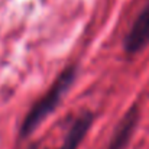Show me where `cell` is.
<instances>
[{
	"label": "cell",
	"instance_id": "cell-1",
	"mask_svg": "<svg viewBox=\"0 0 149 149\" xmlns=\"http://www.w3.org/2000/svg\"><path fill=\"white\" fill-rule=\"evenodd\" d=\"M77 72H78L77 65H68L58 75V78L54 81L49 90L32 106V109L28 111V114L25 116L22 126H20V136L22 138L31 136L41 126V123L58 107V104L65 97V94L68 93L71 86L75 83Z\"/></svg>",
	"mask_w": 149,
	"mask_h": 149
},
{
	"label": "cell",
	"instance_id": "cell-2",
	"mask_svg": "<svg viewBox=\"0 0 149 149\" xmlns=\"http://www.w3.org/2000/svg\"><path fill=\"white\" fill-rule=\"evenodd\" d=\"M149 45V3L135 19L123 39V49L127 55H136Z\"/></svg>",
	"mask_w": 149,
	"mask_h": 149
},
{
	"label": "cell",
	"instance_id": "cell-3",
	"mask_svg": "<svg viewBox=\"0 0 149 149\" xmlns=\"http://www.w3.org/2000/svg\"><path fill=\"white\" fill-rule=\"evenodd\" d=\"M139 109L138 106H132L126 114L122 117V120L119 122L110 142H109V146L107 149H126L127 143L130 142L132 136H133V132L136 129V125L139 122Z\"/></svg>",
	"mask_w": 149,
	"mask_h": 149
},
{
	"label": "cell",
	"instance_id": "cell-4",
	"mask_svg": "<svg viewBox=\"0 0 149 149\" xmlns=\"http://www.w3.org/2000/svg\"><path fill=\"white\" fill-rule=\"evenodd\" d=\"M94 122V113L91 111H83L70 126L62 145L58 149H78L81 142L84 141L86 135L88 133L91 125Z\"/></svg>",
	"mask_w": 149,
	"mask_h": 149
},
{
	"label": "cell",
	"instance_id": "cell-5",
	"mask_svg": "<svg viewBox=\"0 0 149 149\" xmlns=\"http://www.w3.org/2000/svg\"><path fill=\"white\" fill-rule=\"evenodd\" d=\"M31 149H36V146H35V145H33V146H31Z\"/></svg>",
	"mask_w": 149,
	"mask_h": 149
}]
</instances>
